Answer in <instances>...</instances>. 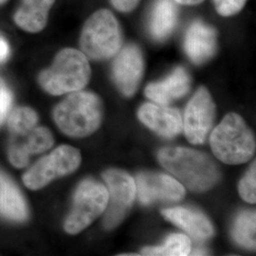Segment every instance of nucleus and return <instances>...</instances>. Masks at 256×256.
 <instances>
[{
  "instance_id": "17",
  "label": "nucleus",
  "mask_w": 256,
  "mask_h": 256,
  "mask_svg": "<svg viewBox=\"0 0 256 256\" xmlns=\"http://www.w3.org/2000/svg\"><path fill=\"white\" fill-rule=\"evenodd\" d=\"M55 0H21L14 14V22L28 32H38L46 27L48 12Z\"/></svg>"
},
{
  "instance_id": "12",
  "label": "nucleus",
  "mask_w": 256,
  "mask_h": 256,
  "mask_svg": "<svg viewBox=\"0 0 256 256\" xmlns=\"http://www.w3.org/2000/svg\"><path fill=\"white\" fill-rule=\"evenodd\" d=\"M216 48V28L202 20L194 21L184 36V50L189 59L194 64H203L214 55Z\"/></svg>"
},
{
  "instance_id": "1",
  "label": "nucleus",
  "mask_w": 256,
  "mask_h": 256,
  "mask_svg": "<svg viewBox=\"0 0 256 256\" xmlns=\"http://www.w3.org/2000/svg\"><path fill=\"white\" fill-rule=\"evenodd\" d=\"M160 164L194 192L209 190L220 180L218 167L210 156L185 147H165L158 154Z\"/></svg>"
},
{
  "instance_id": "13",
  "label": "nucleus",
  "mask_w": 256,
  "mask_h": 256,
  "mask_svg": "<svg viewBox=\"0 0 256 256\" xmlns=\"http://www.w3.org/2000/svg\"><path fill=\"white\" fill-rule=\"evenodd\" d=\"M138 117L147 128L162 137L173 138L182 131V115L173 108L147 102L140 108Z\"/></svg>"
},
{
  "instance_id": "4",
  "label": "nucleus",
  "mask_w": 256,
  "mask_h": 256,
  "mask_svg": "<svg viewBox=\"0 0 256 256\" xmlns=\"http://www.w3.org/2000/svg\"><path fill=\"white\" fill-rule=\"evenodd\" d=\"M210 147L214 156L227 164H241L250 160L256 152V140L238 114L230 113L210 135Z\"/></svg>"
},
{
  "instance_id": "2",
  "label": "nucleus",
  "mask_w": 256,
  "mask_h": 256,
  "mask_svg": "<svg viewBox=\"0 0 256 256\" xmlns=\"http://www.w3.org/2000/svg\"><path fill=\"white\" fill-rule=\"evenodd\" d=\"M54 117L58 128L68 136L86 137L101 124L102 104L92 92H72L55 108Z\"/></svg>"
},
{
  "instance_id": "15",
  "label": "nucleus",
  "mask_w": 256,
  "mask_h": 256,
  "mask_svg": "<svg viewBox=\"0 0 256 256\" xmlns=\"http://www.w3.org/2000/svg\"><path fill=\"white\" fill-rule=\"evenodd\" d=\"M24 142H14L9 148V160L10 164L23 168L28 164V158L34 154H40L54 146V136L48 129L36 128L26 135Z\"/></svg>"
},
{
  "instance_id": "3",
  "label": "nucleus",
  "mask_w": 256,
  "mask_h": 256,
  "mask_svg": "<svg viewBox=\"0 0 256 256\" xmlns=\"http://www.w3.org/2000/svg\"><path fill=\"white\" fill-rule=\"evenodd\" d=\"M92 70L82 52L64 48L56 55L54 64L39 75V84L52 95L79 92L90 82Z\"/></svg>"
},
{
  "instance_id": "5",
  "label": "nucleus",
  "mask_w": 256,
  "mask_h": 256,
  "mask_svg": "<svg viewBox=\"0 0 256 256\" xmlns=\"http://www.w3.org/2000/svg\"><path fill=\"white\" fill-rule=\"evenodd\" d=\"M82 52L92 60H106L122 46L119 21L110 10L102 9L86 20L80 37Z\"/></svg>"
},
{
  "instance_id": "27",
  "label": "nucleus",
  "mask_w": 256,
  "mask_h": 256,
  "mask_svg": "<svg viewBox=\"0 0 256 256\" xmlns=\"http://www.w3.org/2000/svg\"><path fill=\"white\" fill-rule=\"evenodd\" d=\"M9 56V46L5 39L0 37V62H4Z\"/></svg>"
},
{
  "instance_id": "21",
  "label": "nucleus",
  "mask_w": 256,
  "mask_h": 256,
  "mask_svg": "<svg viewBox=\"0 0 256 256\" xmlns=\"http://www.w3.org/2000/svg\"><path fill=\"white\" fill-rule=\"evenodd\" d=\"M191 252V241L180 234L168 236L164 246L148 247L142 250L144 256H185Z\"/></svg>"
},
{
  "instance_id": "28",
  "label": "nucleus",
  "mask_w": 256,
  "mask_h": 256,
  "mask_svg": "<svg viewBox=\"0 0 256 256\" xmlns=\"http://www.w3.org/2000/svg\"><path fill=\"white\" fill-rule=\"evenodd\" d=\"M204 0H174L176 3L180 5H186V6H192V5H198L203 2Z\"/></svg>"
},
{
  "instance_id": "24",
  "label": "nucleus",
  "mask_w": 256,
  "mask_h": 256,
  "mask_svg": "<svg viewBox=\"0 0 256 256\" xmlns=\"http://www.w3.org/2000/svg\"><path fill=\"white\" fill-rule=\"evenodd\" d=\"M214 8L221 16H232L244 8L247 0H212Z\"/></svg>"
},
{
  "instance_id": "18",
  "label": "nucleus",
  "mask_w": 256,
  "mask_h": 256,
  "mask_svg": "<svg viewBox=\"0 0 256 256\" xmlns=\"http://www.w3.org/2000/svg\"><path fill=\"white\" fill-rule=\"evenodd\" d=\"M178 10L174 0H156L153 4L149 32L158 41H164L171 36L178 24Z\"/></svg>"
},
{
  "instance_id": "16",
  "label": "nucleus",
  "mask_w": 256,
  "mask_h": 256,
  "mask_svg": "<svg viewBox=\"0 0 256 256\" xmlns=\"http://www.w3.org/2000/svg\"><path fill=\"white\" fill-rule=\"evenodd\" d=\"M165 218L184 230L192 238L207 239L214 234V227L202 212L184 207H176L162 210Z\"/></svg>"
},
{
  "instance_id": "11",
  "label": "nucleus",
  "mask_w": 256,
  "mask_h": 256,
  "mask_svg": "<svg viewBox=\"0 0 256 256\" xmlns=\"http://www.w3.org/2000/svg\"><path fill=\"white\" fill-rule=\"evenodd\" d=\"M136 194L142 204L178 202L185 196L182 185L168 174L142 173L136 176Z\"/></svg>"
},
{
  "instance_id": "6",
  "label": "nucleus",
  "mask_w": 256,
  "mask_h": 256,
  "mask_svg": "<svg viewBox=\"0 0 256 256\" xmlns=\"http://www.w3.org/2000/svg\"><path fill=\"white\" fill-rule=\"evenodd\" d=\"M108 192L104 185L92 180L82 182L77 188L72 209L64 222L68 234H76L90 226L104 212Z\"/></svg>"
},
{
  "instance_id": "7",
  "label": "nucleus",
  "mask_w": 256,
  "mask_h": 256,
  "mask_svg": "<svg viewBox=\"0 0 256 256\" xmlns=\"http://www.w3.org/2000/svg\"><path fill=\"white\" fill-rule=\"evenodd\" d=\"M80 164L81 154L78 149L61 146L32 166L23 176V182L28 189L39 190L55 178L72 173Z\"/></svg>"
},
{
  "instance_id": "31",
  "label": "nucleus",
  "mask_w": 256,
  "mask_h": 256,
  "mask_svg": "<svg viewBox=\"0 0 256 256\" xmlns=\"http://www.w3.org/2000/svg\"><path fill=\"white\" fill-rule=\"evenodd\" d=\"M5 1H6V0H0V4H2V3L5 2Z\"/></svg>"
},
{
  "instance_id": "29",
  "label": "nucleus",
  "mask_w": 256,
  "mask_h": 256,
  "mask_svg": "<svg viewBox=\"0 0 256 256\" xmlns=\"http://www.w3.org/2000/svg\"><path fill=\"white\" fill-rule=\"evenodd\" d=\"M7 86H6V84H4V82L0 79V92H2L3 90H5Z\"/></svg>"
},
{
  "instance_id": "30",
  "label": "nucleus",
  "mask_w": 256,
  "mask_h": 256,
  "mask_svg": "<svg viewBox=\"0 0 256 256\" xmlns=\"http://www.w3.org/2000/svg\"><path fill=\"white\" fill-rule=\"evenodd\" d=\"M192 256H202V254H205V252H203V250H196V252H194L192 254Z\"/></svg>"
},
{
  "instance_id": "26",
  "label": "nucleus",
  "mask_w": 256,
  "mask_h": 256,
  "mask_svg": "<svg viewBox=\"0 0 256 256\" xmlns=\"http://www.w3.org/2000/svg\"><path fill=\"white\" fill-rule=\"evenodd\" d=\"M113 7L120 12H130L137 8L140 0H110Z\"/></svg>"
},
{
  "instance_id": "10",
  "label": "nucleus",
  "mask_w": 256,
  "mask_h": 256,
  "mask_svg": "<svg viewBox=\"0 0 256 256\" xmlns=\"http://www.w3.org/2000/svg\"><path fill=\"white\" fill-rule=\"evenodd\" d=\"M144 72V59L135 44L122 46L112 64V77L120 92L130 97L137 92Z\"/></svg>"
},
{
  "instance_id": "22",
  "label": "nucleus",
  "mask_w": 256,
  "mask_h": 256,
  "mask_svg": "<svg viewBox=\"0 0 256 256\" xmlns=\"http://www.w3.org/2000/svg\"><path fill=\"white\" fill-rule=\"evenodd\" d=\"M36 112L28 108H19L10 114L8 126L16 136H24L36 126Z\"/></svg>"
},
{
  "instance_id": "9",
  "label": "nucleus",
  "mask_w": 256,
  "mask_h": 256,
  "mask_svg": "<svg viewBox=\"0 0 256 256\" xmlns=\"http://www.w3.org/2000/svg\"><path fill=\"white\" fill-rule=\"evenodd\" d=\"M214 118V104L210 93L200 88L189 101L182 122L184 133L192 144H203L210 132Z\"/></svg>"
},
{
  "instance_id": "20",
  "label": "nucleus",
  "mask_w": 256,
  "mask_h": 256,
  "mask_svg": "<svg viewBox=\"0 0 256 256\" xmlns=\"http://www.w3.org/2000/svg\"><path fill=\"white\" fill-rule=\"evenodd\" d=\"M256 216L254 212L246 210L241 212L236 220L232 236L242 247L256 248Z\"/></svg>"
},
{
  "instance_id": "8",
  "label": "nucleus",
  "mask_w": 256,
  "mask_h": 256,
  "mask_svg": "<svg viewBox=\"0 0 256 256\" xmlns=\"http://www.w3.org/2000/svg\"><path fill=\"white\" fill-rule=\"evenodd\" d=\"M102 178L108 192L104 224L106 229H113L124 218L134 202L136 183L126 172L116 169L108 170Z\"/></svg>"
},
{
  "instance_id": "25",
  "label": "nucleus",
  "mask_w": 256,
  "mask_h": 256,
  "mask_svg": "<svg viewBox=\"0 0 256 256\" xmlns=\"http://www.w3.org/2000/svg\"><path fill=\"white\" fill-rule=\"evenodd\" d=\"M12 104V94L6 88L0 92V126L7 117Z\"/></svg>"
},
{
  "instance_id": "14",
  "label": "nucleus",
  "mask_w": 256,
  "mask_h": 256,
  "mask_svg": "<svg viewBox=\"0 0 256 256\" xmlns=\"http://www.w3.org/2000/svg\"><path fill=\"white\" fill-rule=\"evenodd\" d=\"M191 86L190 75L182 66L176 68L164 80L151 82L146 88V96L156 104L167 106L184 96Z\"/></svg>"
},
{
  "instance_id": "19",
  "label": "nucleus",
  "mask_w": 256,
  "mask_h": 256,
  "mask_svg": "<svg viewBox=\"0 0 256 256\" xmlns=\"http://www.w3.org/2000/svg\"><path fill=\"white\" fill-rule=\"evenodd\" d=\"M0 214L14 221L28 218L27 204L18 186L0 172Z\"/></svg>"
},
{
  "instance_id": "23",
  "label": "nucleus",
  "mask_w": 256,
  "mask_h": 256,
  "mask_svg": "<svg viewBox=\"0 0 256 256\" xmlns=\"http://www.w3.org/2000/svg\"><path fill=\"white\" fill-rule=\"evenodd\" d=\"M254 162L246 176L239 184V194L241 198L248 203L256 202V166Z\"/></svg>"
}]
</instances>
